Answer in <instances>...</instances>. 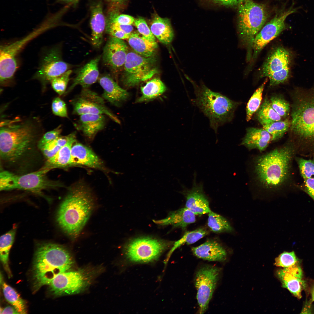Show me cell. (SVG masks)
<instances>
[{"instance_id":"cell-1","label":"cell","mask_w":314,"mask_h":314,"mask_svg":"<svg viewBox=\"0 0 314 314\" xmlns=\"http://www.w3.org/2000/svg\"><path fill=\"white\" fill-rule=\"evenodd\" d=\"M35 121L16 119L1 123L0 156L3 162L21 164L33 154L40 130V124Z\"/></svg>"},{"instance_id":"cell-2","label":"cell","mask_w":314,"mask_h":314,"mask_svg":"<svg viewBox=\"0 0 314 314\" xmlns=\"http://www.w3.org/2000/svg\"><path fill=\"white\" fill-rule=\"evenodd\" d=\"M95 205L93 196L85 186L78 184L72 186L58 208L56 220L59 226L71 238H76L89 219Z\"/></svg>"},{"instance_id":"cell-3","label":"cell","mask_w":314,"mask_h":314,"mask_svg":"<svg viewBox=\"0 0 314 314\" xmlns=\"http://www.w3.org/2000/svg\"><path fill=\"white\" fill-rule=\"evenodd\" d=\"M73 263L71 254L65 247L51 243L40 244L35 252L33 266L35 288L38 290L49 285L58 275L68 271Z\"/></svg>"},{"instance_id":"cell-4","label":"cell","mask_w":314,"mask_h":314,"mask_svg":"<svg viewBox=\"0 0 314 314\" xmlns=\"http://www.w3.org/2000/svg\"><path fill=\"white\" fill-rule=\"evenodd\" d=\"M294 152L293 147L288 145L258 157L254 166L258 183L267 190H277L281 187L288 178Z\"/></svg>"},{"instance_id":"cell-5","label":"cell","mask_w":314,"mask_h":314,"mask_svg":"<svg viewBox=\"0 0 314 314\" xmlns=\"http://www.w3.org/2000/svg\"><path fill=\"white\" fill-rule=\"evenodd\" d=\"M185 76L194 88L195 98L193 103L208 117L210 126L217 133L219 127L231 120L238 103L211 90L203 81L197 85L188 76Z\"/></svg>"},{"instance_id":"cell-6","label":"cell","mask_w":314,"mask_h":314,"mask_svg":"<svg viewBox=\"0 0 314 314\" xmlns=\"http://www.w3.org/2000/svg\"><path fill=\"white\" fill-rule=\"evenodd\" d=\"M267 10L262 4L244 0L238 5V30L240 38L247 50V60L252 58L254 39L268 17Z\"/></svg>"},{"instance_id":"cell-7","label":"cell","mask_w":314,"mask_h":314,"mask_svg":"<svg viewBox=\"0 0 314 314\" xmlns=\"http://www.w3.org/2000/svg\"><path fill=\"white\" fill-rule=\"evenodd\" d=\"M292 105L291 132L302 140L314 141V92L298 93Z\"/></svg>"},{"instance_id":"cell-8","label":"cell","mask_w":314,"mask_h":314,"mask_svg":"<svg viewBox=\"0 0 314 314\" xmlns=\"http://www.w3.org/2000/svg\"><path fill=\"white\" fill-rule=\"evenodd\" d=\"M49 171L41 168L34 172L19 175L3 171L0 173V190L18 189L40 193L43 190L62 186L59 181L49 179L47 174Z\"/></svg>"},{"instance_id":"cell-9","label":"cell","mask_w":314,"mask_h":314,"mask_svg":"<svg viewBox=\"0 0 314 314\" xmlns=\"http://www.w3.org/2000/svg\"><path fill=\"white\" fill-rule=\"evenodd\" d=\"M156 61L154 56L146 58L135 52H128L124 66V84L128 87H133L150 78L157 72Z\"/></svg>"},{"instance_id":"cell-10","label":"cell","mask_w":314,"mask_h":314,"mask_svg":"<svg viewBox=\"0 0 314 314\" xmlns=\"http://www.w3.org/2000/svg\"><path fill=\"white\" fill-rule=\"evenodd\" d=\"M170 244V242L149 237L131 240L125 247V253L130 260L146 262L153 261Z\"/></svg>"},{"instance_id":"cell-11","label":"cell","mask_w":314,"mask_h":314,"mask_svg":"<svg viewBox=\"0 0 314 314\" xmlns=\"http://www.w3.org/2000/svg\"><path fill=\"white\" fill-rule=\"evenodd\" d=\"M220 273L219 268L210 265L202 266L196 272L194 282L197 290V299L199 313H204L207 309Z\"/></svg>"},{"instance_id":"cell-12","label":"cell","mask_w":314,"mask_h":314,"mask_svg":"<svg viewBox=\"0 0 314 314\" xmlns=\"http://www.w3.org/2000/svg\"><path fill=\"white\" fill-rule=\"evenodd\" d=\"M87 272L81 269L60 273L49 284L50 290L58 296L79 293L90 284L91 276Z\"/></svg>"},{"instance_id":"cell-13","label":"cell","mask_w":314,"mask_h":314,"mask_svg":"<svg viewBox=\"0 0 314 314\" xmlns=\"http://www.w3.org/2000/svg\"><path fill=\"white\" fill-rule=\"evenodd\" d=\"M71 67V65L63 60L60 47H54L42 57L33 78L40 81L44 89L52 79L70 69Z\"/></svg>"},{"instance_id":"cell-14","label":"cell","mask_w":314,"mask_h":314,"mask_svg":"<svg viewBox=\"0 0 314 314\" xmlns=\"http://www.w3.org/2000/svg\"><path fill=\"white\" fill-rule=\"evenodd\" d=\"M72 114L80 115L86 114L106 115L117 123L120 121L106 106L104 99L97 93L88 88H82L81 93L70 101Z\"/></svg>"},{"instance_id":"cell-15","label":"cell","mask_w":314,"mask_h":314,"mask_svg":"<svg viewBox=\"0 0 314 314\" xmlns=\"http://www.w3.org/2000/svg\"><path fill=\"white\" fill-rule=\"evenodd\" d=\"M300 8L295 7L294 3L293 2L289 8L281 10L263 26L256 36L254 41L252 57L253 60L256 58L268 43L286 29L285 20L287 17L290 14L297 12Z\"/></svg>"},{"instance_id":"cell-16","label":"cell","mask_w":314,"mask_h":314,"mask_svg":"<svg viewBox=\"0 0 314 314\" xmlns=\"http://www.w3.org/2000/svg\"><path fill=\"white\" fill-rule=\"evenodd\" d=\"M128 52V46L123 40L110 36L103 48V62L111 71L115 72L124 66Z\"/></svg>"},{"instance_id":"cell-17","label":"cell","mask_w":314,"mask_h":314,"mask_svg":"<svg viewBox=\"0 0 314 314\" xmlns=\"http://www.w3.org/2000/svg\"><path fill=\"white\" fill-rule=\"evenodd\" d=\"M183 187L181 192L186 198L185 207L196 215L201 216L211 211L209 202L204 192L203 184L197 183L195 174L192 186L191 189Z\"/></svg>"},{"instance_id":"cell-18","label":"cell","mask_w":314,"mask_h":314,"mask_svg":"<svg viewBox=\"0 0 314 314\" xmlns=\"http://www.w3.org/2000/svg\"><path fill=\"white\" fill-rule=\"evenodd\" d=\"M277 275L283 288L298 299L301 298V292L306 288V284L299 263L278 270Z\"/></svg>"},{"instance_id":"cell-19","label":"cell","mask_w":314,"mask_h":314,"mask_svg":"<svg viewBox=\"0 0 314 314\" xmlns=\"http://www.w3.org/2000/svg\"><path fill=\"white\" fill-rule=\"evenodd\" d=\"M72 166L81 165L105 170L102 161L89 148L76 141L71 149Z\"/></svg>"},{"instance_id":"cell-20","label":"cell","mask_w":314,"mask_h":314,"mask_svg":"<svg viewBox=\"0 0 314 314\" xmlns=\"http://www.w3.org/2000/svg\"><path fill=\"white\" fill-rule=\"evenodd\" d=\"M101 58V56H97L78 70L76 77L65 94L70 92L78 85H81L82 88H88L98 80L99 77L98 65Z\"/></svg>"},{"instance_id":"cell-21","label":"cell","mask_w":314,"mask_h":314,"mask_svg":"<svg viewBox=\"0 0 314 314\" xmlns=\"http://www.w3.org/2000/svg\"><path fill=\"white\" fill-rule=\"evenodd\" d=\"M90 12L91 42L94 48H99L103 42L106 24L101 2L99 1L93 3L90 7Z\"/></svg>"},{"instance_id":"cell-22","label":"cell","mask_w":314,"mask_h":314,"mask_svg":"<svg viewBox=\"0 0 314 314\" xmlns=\"http://www.w3.org/2000/svg\"><path fill=\"white\" fill-rule=\"evenodd\" d=\"M98 81L104 90L102 97L112 105L119 106L128 98V92L121 88L109 75H101Z\"/></svg>"},{"instance_id":"cell-23","label":"cell","mask_w":314,"mask_h":314,"mask_svg":"<svg viewBox=\"0 0 314 314\" xmlns=\"http://www.w3.org/2000/svg\"><path fill=\"white\" fill-rule=\"evenodd\" d=\"M104 115L92 114L81 115L74 126L86 138L91 140H93L98 133L105 126L106 121Z\"/></svg>"},{"instance_id":"cell-24","label":"cell","mask_w":314,"mask_h":314,"mask_svg":"<svg viewBox=\"0 0 314 314\" xmlns=\"http://www.w3.org/2000/svg\"><path fill=\"white\" fill-rule=\"evenodd\" d=\"M290 54L285 48L279 47L268 56L261 69L260 77H269L273 73L289 67Z\"/></svg>"},{"instance_id":"cell-25","label":"cell","mask_w":314,"mask_h":314,"mask_svg":"<svg viewBox=\"0 0 314 314\" xmlns=\"http://www.w3.org/2000/svg\"><path fill=\"white\" fill-rule=\"evenodd\" d=\"M191 250L197 258L209 261L223 262L227 256L225 249L214 240H208L199 246L192 247Z\"/></svg>"},{"instance_id":"cell-26","label":"cell","mask_w":314,"mask_h":314,"mask_svg":"<svg viewBox=\"0 0 314 314\" xmlns=\"http://www.w3.org/2000/svg\"><path fill=\"white\" fill-rule=\"evenodd\" d=\"M76 141L75 132L69 134L65 144L54 156L47 159L42 168L50 171L55 168L72 166L71 149Z\"/></svg>"},{"instance_id":"cell-27","label":"cell","mask_w":314,"mask_h":314,"mask_svg":"<svg viewBox=\"0 0 314 314\" xmlns=\"http://www.w3.org/2000/svg\"><path fill=\"white\" fill-rule=\"evenodd\" d=\"M271 141V135L263 128L250 127L247 129L241 144L249 149H256L262 151Z\"/></svg>"},{"instance_id":"cell-28","label":"cell","mask_w":314,"mask_h":314,"mask_svg":"<svg viewBox=\"0 0 314 314\" xmlns=\"http://www.w3.org/2000/svg\"><path fill=\"white\" fill-rule=\"evenodd\" d=\"M196 215L186 208L179 209L170 213L166 218L154 220L156 224L161 225H171L184 229L189 224L196 221Z\"/></svg>"},{"instance_id":"cell-29","label":"cell","mask_w":314,"mask_h":314,"mask_svg":"<svg viewBox=\"0 0 314 314\" xmlns=\"http://www.w3.org/2000/svg\"><path fill=\"white\" fill-rule=\"evenodd\" d=\"M150 29L154 36L164 44H170L174 38V31L167 18L156 15L152 21Z\"/></svg>"},{"instance_id":"cell-30","label":"cell","mask_w":314,"mask_h":314,"mask_svg":"<svg viewBox=\"0 0 314 314\" xmlns=\"http://www.w3.org/2000/svg\"><path fill=\"white\" fill-rule=\"evenodd\" d=\"M127 40L134 52L145 57L154 56L158 47L156 41L150 40L136 32L132 33Z\"/></svg>"},{"instance_id":"cell-31","label":"cell","mask_w":314,"mask_h":314,"mask_svg":"<svg viewBox=\"0 0 314 314\" xmlns=\"http://www.w3.org/2000/svg\"><path fill=\"white\" fill-rule=\"evenodd\" d=\"M142 95L136 101L140 103L154 99L162 94L166 90V87L162 81L158 78H155L148 82L141 87Z\"/></svg>"},{"instance_id":"cell-32","label":"cell","mask_w":314,"mask_h":314,"mask_svg":"<svg viewBox=\"0 0 314 314\" xmlns=\"http://www.w3.org/2000/svg\"><path fill=\"white\" fill-rule=\"evenodd\" d=\"M16 229L13 228L0 238V259L9 277L11 276L8 264L9 252L13 243Z\"/></svg>"},{"instance_id":"cell-33","label":"cell","mask_w":314,"mask_h":314,"mask_svg":"<svg viewBox=\"0 0 314 314\" xmlns=\"http://www.w3.org/2000/svg\"><path fill=\"white\" fill-rule=\"evenodd\" d=\"M256 116L262 126L268 123L281 120V117L272 108L270 101L266 98L257 110Z\"/></svg>"},{"instance_id":"cell-34","label":"cell","mask_w":314,"mask_h":314,"mask_svg":"<svg viewBox=\"0 0 314 314\" xmlns=\"http://www.w3.org/2000/svg\"><path fill=\"white\" fill-rule=\"evenodd\" d=\"M208 214L207 224L212 231L220 233L231 232L233 231L230 223L224 217L212 211Z\"/></svg>"},{"instance_id":"cell-35","label":"cell","mask_w":314,"mask_h":314,"mask_svg":"<svg viewBox=\"0 0 314 314\" xmlns=\"http://www.w3.org/2000/svg\"><path fill=\"white\" fill-rule=\"evenodd\" d=\"M2 287L4 296L7 300L19 314L26 313V302L13 288L3 282Z\"/></svg>"},{"instance_id":"cell-36","label":"cell","mask_w":314,"mask_h":314,"mask_svg":"<svg viewBox=\"0 0 314 314\" xmlns=\"http://www.w3.org/2000/svg\"><path fill=\"white\" fill-rule=\"evenodd\" d=\"M208 233L207 230L203 228L186 232L181 238L174 243L169 253L168 256L170 257L173 252L181 245L185 244L188 245L193 244L207 235Z\"/></svg>"},{"instance_id":"cell-37","label":"cell","mask_w":314,"mask_h":314,"mask_svg":"<svg viewBox=\"0 0 314 314\" xmlns=\"http://www.w3.org/2000/svg\"><path fill=\"white\" fill-rule=\"evenodd\" d=\"M290 121L288 119L272 122L263 126V128L271 135L272 141L281 138L290 127Z\"/></svg>"},{"instance_id":"cell-38","label":"cell","mask_w":314,"mask_h":314,"mask_svg":"<svg viewBox=\"0 0 314 314\" xmlns=\"http://www.w3.org/2000/svg\"><path fill=\"white\" fill-rule=\"evenodd\" d=\"M266 78L264 82L254 92L249 100L246 107V120L249 121L253 114L258 109L262 101L264 88L267 82Z\"/></svg>"},{"instance_id":"cell-39","label":"cell","mask_w":314,"mask_h":314,"mask_svg":"<svg viewBox=\"0 0 314 314\" xmlns=\"http://www.w3.org/2000/svg\"><path fill=\"white\" fill-rule=\"evenodd\" d=\"M69 135L65 136H60L56 140L47 143L39 149L45 157L48 159L54 156L66 143Z\"/></svg>"},{"instance_id":"cell-40","label":"cell","mask_w":314,"mask_h":314,"mask_svg":"<svg viewBox=\"0 0 314 314\" xmlns=\"http://www.w3.org/2000/svg\"><path fill=\"white\" fill-rule=\"evenodd\" d=\"M72 71L69 69L61 75L54 78L50 82L54 90L59 95L65 94L69 76Z\"/></svg>"},{"instance_id":"cell-41","label":"cell","mask_w":314,"mask_h":314,"mask_svg":"<svg viewBox=\"0 0 314 314\" xmlns=\"http://www.w3.org/2000/svg\"><path fill=\"white\" fill-rule=\"evenodd\" d=\"M270 101L272 108L281 117H285L288 115L290 111V105L281 96L273 95Z\"/></svg>"},{"instance_id":"cell-42","label":"cell","mask_w":314,"mask_h":314,"mask_svg":"<svg viewBox=\"0 0 314 314\" xmlns=\"http://www.w3.org/2000/svg\"><path fill=\"white\" fill-rule=\"evenodd\" d=\"M299 263V260L294 251H284L275 259L274 265L277 267H286Z\"/></svg>"},{"instance_id":"cell-43","label":"cell","mask_w":314,"mask_h":314,"mask_svg":"<svg viewBox=\"0 0 314 314\" xmlns=\"http://www.w3.org/2000/svg\"><path fill=\"white\" fill-rule=\"evenodd\" d=\"M297 161L300 174L304 180L314 178V160L297 158Z\"/></svg>"},{"instance_id":"cell-44","label":"cell","mask_w":314,"mask_h":314,"mask_svg":"<svg viewBox=\"0 0 314 314\" xmlns=\"http://www.w3.org/2000/svg\"><path fill=\"white\" fill-rule=\"evenodd\" d=\"M134 18L131 16L125 14H119L116 10L111 11L106 19L109 22L118 24L131 25L134 23Z\"/></svg>"},{"instance_id":"cell-45","label":"cell","mask_w":314,"mask_h":314,"mask_svg":"<svg viewBox=\"0 0 314 314\" xmlns=\"http://www.w3.org/2000/svg\"><path fill=\"white\" fill-rule=\"evenodd\" d=\"M134 24L138 32L143 36L150 40L156 41L155 37L143 18L140 17L135 19Z\"/></svg>"},{"instance_id":"cell-46","label":"cell","mask_w":314,"mask_h":314,"mask_svg":"<svg viewBox=\"0 0 314 314\" xmlns=\"http://www.w3.org/2000/svg\"><path fill=\"white\" fill-rule=\"evenodd\" d=\"M62 129L61 125L59 126L53 130L49 131L43 135L39 140L37 146L40 149L46 144L57 138L60 136Z\"/></svg>"},{"instance_id":"cell-47","label":"cell","mask_w":314,"mask_h":314,"mask_svg":"<svg viewBox=\"0 0 314 314\" xmlns=\"http://www.w3.org/2000/svg\"><path fill=\"white\" fill-rule=\"evenodd\" d=\"M52 110L56 115L63 117L68 118L66 105L65 102L59 97L55 98L51 104Z\"/></svg>"},{"instance_id":"cell-48","label":"cell","mask_w":314,"mask_h":314,"mask_svg":"<svg viewBox=\"0 0 314 314\" xmlns=\"http://www.w3.org/2000/svg\"><path fill=\"white\" fill-rule=\"evenodd\" d=\"M289 71V67L272 73L269 77L271 86H274L282 83L288 78Z\"/></svg>"},{"instance_id":"cell-49","label":"cell","mask_w":314,"mask_h":314,"mask_svg":"<svg viewBox=\"0 0 314 314\" xmlns=\"http://www.w3.org/2000/svg\"><path fill=\"white\" fill-rule=\"evenodd\" d=\"M304 190L314 201V178L304 180Z\"/></svg>"},{"instance_id":"cell-50","label":"cell","mask_w":314,"mask_h":314,"mask_svg":"<svg viewBox=\"0 0 314 314\" xmlns=\"http://www.w3.org/2000/svg\"><path fill=\"white\" fill-rule=\"evenodd\" d=\"M215 2L225 6H234L238 5L244 0H211Z\"/></svg>"},{"instance_id":"cell-51","label":"cell","mask_w":314,"mask_h":314,"mask_svg":"<svg viewBox=\"0 0 314 314\" xmlns=\"http://www.w3.org/2000/svg\"><path fill=\"white\" fill-rule=\"evenodd\" d=\"M1 314H19L13 306H8L2 310Z\"/></svg>"},{"instance_id":"cell-52","label":"cell","mask_w":314,"mask_h":314,"mask_svg":"<svg viewBox=\"0 0 314 314\" xmlns=\"http://www.w3.org/2000/svg\"><path fill=\"white\" fill-rule=\"evenodd\" d=\"M79 0H57V1L58 2L75 4L78 2Z\"/></svg>"},{"instance_id":"cell-53","label":"cell","mask_w":314,"mask_h":314,"mask_svg":"<svg viewBox=\"0 0 314 314\" xmlns=\"http://www.w3.org/2000/svg\"><path fill=\"white\" fill-rule=\"evenodd\" d=\"M311 297L310 301V302L311 303L314 301V284L312 286L311 288Z\"/></svg>"},{"instance_id":"cell-54","label":"cell","mask_w":314,"mask_h":314,"mask_svg":"<svg viewBox=\"0 0 314 314\" xmlns=\"http://www.w3.org/2000/svg\"><path fill=\"white\" fill-rule=\"evenodd\" d=\"M107 1L113 3H122L126 0H106Z\"/></svg>"}]
</instances>
